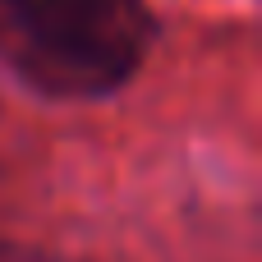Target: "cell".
Returning a JSON list of instances; mask_svg holds the SVG:
<instances>
[{"label": "cell", "mask_w": 262, "mask_h": 262, "mask_svg": "<svg viewBox=\"0 0 262 262\" xmlns=\"http://www.w3.org/2000/svg\"><path fill=\"white\" fill-rule=\"evenodd\" d=\"M147 0H0V60L46 97H106L147 60Z\"/></svg>", "instance_id": "obj_1"}]
</instances>
